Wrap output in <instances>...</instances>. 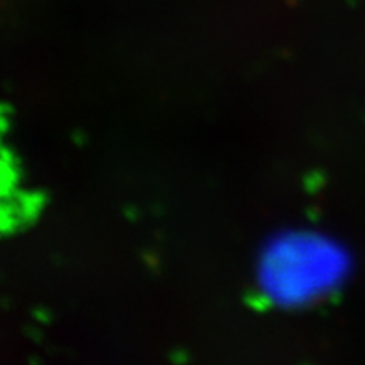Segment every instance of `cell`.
<instances>
[{
  "mask_svg": "<svg viewBox=\"0 0 365 365\" xmlns=\"http://www.w3.org/2000/svg\"><path fill=\"white\" fill-rule=\"evenodd\" d=\"M351 269L349 254L321 230L294 227L274 233L255 261V285L270 306L309 308L337 293Z\"/></svg>",
  "mask_w": 365,
  "mask_h": 365,
  "instance_id": "cell-1",
  "label": "cell"
}]
</instances>
